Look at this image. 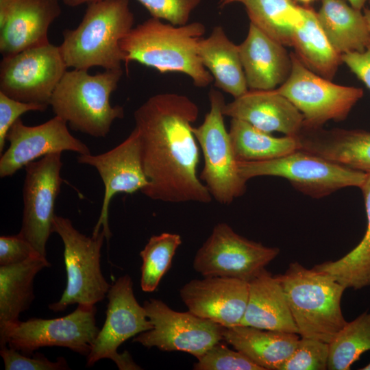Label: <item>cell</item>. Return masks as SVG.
I'll use <instances>...</instances> for the list:
<instances>
[{
    "label": "cell",
    "instance_id": "obj_34",
    "mask_svg": "<svg viewBox=\"0 0 370 370\" xmlns=\"http://www.w3.org/2000/svg\"><path fill=\"white\" fill-rule=\"evenodd\" d=\"M197 359L193 365L195 370H264L242 352L228 348L221 341Z\"/></svg>",
    "mask_w": 370,
    "mask_h": 370
},
{
    "label": "cell",
    "instance_id": "obj_26",
    "mask_svg": "<svg viewBox=\"0 0 370 370\" xmlns=\"http://www.w3.org/2000/svg\"><path fill=\"white\" fill-rule=\"evenodd\" d=\"M50 266L47 257L42 256L0 266V331L20 321V314L29 308L35 298V277Z\"/></svg>",
    "mask_w": 370,
    "mask_h": 370
},
{
    "label": "cell",
    "instance_id": "obj_21",
    "mask_svg": "<svg viewBox=\"0 0 370 370\" xmlns=\"http://www.w3.org/2000/svg\"><path fill=\"white\" fill-rule=\"evenodd\" d=\"M284 46L249 23L247 36L238 45L249 88L273 90L286 81L291 69V58Z\"/></svg>",
    "mask_w": 370,
    "mask_h": 370
},
{
    "label": "cell",
    "instance_id": "obj_22",
    "mask_svg": "<svg viewBox=\"0 0 370 370\" xmlns=\"http://www.w3.org/2000/svg\"><path fill=\"white\" fill-rule=\"evenodd\" d=\"M298 149L337 164L370 173V132L362 130L302 127Z\"/></svg>",
    "mask_w": 370,
    "mask_h": 370
},
{
    "label": "cell",
    "instance_id": "obj_2",
    "mask_svg": "<svg viewBox=\"0 0 370 370\" xmlns=\"http://www.w3.org/2000/svg\"><path fill=\"white\" fill-rule=\"evenodd\" d=\"M205 32L200 22L174 25L151 17L133 27L121 41L124 62H136L162 73H182L195 86L206 87L213 77L198 54Z\"/></svg>",
    "mask_w": 370,
    "mask_h": 370
},
{
    "label": "cell",
    "instance_id": "obj_42",
    "mask_svg": "<svg viewBox=\"0 0 370 370\" xmlns=\"http://www.w3.org/2000/svg\"><path fill=\"white\" fill-rule=\"evenodd\" d=\"M368 0H348L351 5L358 10H361Z\"/></svg>",
    "mask_w": 370,
    "mask_h": 370
},
{
    "label": "cell",
    "instance_id": "obj_30",
    "mask_svg": "<svg viewBox=\"0 0 370 370\" xmlns=\"http://www.w3.org/2000/svg\"><path fill=\"white\" fill-rule=\"evenodd\" d=\"M365 199L367 229L361 241L343 257L316 264L313 268L331 275L345 287L360 290L370 286V173L360 188Z\"/></svg>",
    "mask_w": 370,
    "mask_h": 370
},
{
    "label": "cell",
    "instance_id": "obj_31",
    "mask_svg": "<svg viewBox=\"0 0 370 370\" xmlns=\"http://www.w3.org/2000/svg\"><path fill=\"white\" fill-rule=\"evenodd\" d=\"M250 23L267 36L292 46L295 29L302 23V8L291 0H241Z\"/></svg>",
    "mask_w": 370,
    "mask_h": 370
},
{
    "label": "cell",
    "instance_id": "obj_20",
    "mask_svg": "<svg viewBox=\"0 0 370 370\" xmlns=\"http://www.w3.org/2000/svg\"><path fill=\"white\" fill-rule=\"evenodd\" d=\"M60 13V0H10L8 21L0 28L3 57L49 43V26Z\"/></svg>",
    "mask_w": 370,
    "mask_h": 370
},
{
    "label": "cell",
    "instance_id": "obj_5",
    "mask_svg": "<svg viewBox=\"0 0 370 370\" xmlns=\"http://www.w3.org/2000/svg\"><path fill=\"white\" fill-rule=\"evenodd\" d=\"M122 75V69L95 75L87 70L66 71L52 94L49 106L72 130L93 137H106L113 122L124 116L123 108L112 106L110 102Z\"/></svg>",
    "mask_w": 370,
    "mask_h": 370
},
{
    "label": "cell",
    "instance_id": "obj_45",
    "mask_svg": "<svg viewBox=\"0 0 370 370\" xmlns=\"http://www.w3.org/2000/svg\"><path fill=\"white\" fill-rule=\"evenodd\" d=\"M361 370H370V362L365 365V367L360 368Z\"/></svg>",
    "mask_w": 370,
    "mask_h": 370
},
{
    "label": "cell",
    "instance_id": "obj_41",
    "mask_svg": "<svg viewBox=\"0 0 370 370\" xmlns=\"http://www.w3.org/2000/svg\"><path fill=\"white\" fill-rule=\"evenodd\" d=\"M64 4L71 7H76L84 3H91L100 0H62Z\"/></svg>",
    "mask_w": 370,
    "mask_h": 370
},
{
    "label": "cell",
    "instance_id": "obj_33",
    "mask_svg": "<svg viewBox=\"0 0 370 370\" xmlns=\"http://www.w3.org/2000/svg\"><path fill=\"white\" fill-rule=\"evenodd\" d=\"M181 244L178 234L163 232L150 237L140 252L143 260L140 286L144 292H153L158 288Z\"/></svg>",
    "mask_w": 370,
    "mask_h": 370
},
{
    "label": "cell",
    "instance_id": "obj_4",
    "mask_svg": "<svg viewBox=\"0 0 370 370\" xmlns=\"http://www.w3.org/2000/svg\"><path fill=\"white\" fill-rule=\"evenodd\" d=\"M281 284L301 337L330 343L346 325L341 298L346 289L331 275L307 269L298 262L289 264Z\"/></svg>",
    "mask_w": 370,
    "mask_h": 370
},
{
    "label": "cell",
    "instance_id": "obj_32",
    "mask_svg": "<svg viewBox=\"0 0 370 370\" xmlns=\"http://www.w3.org/2000/svg\"><path fill=\"white\" fill-rule=\"evenodd\" d=\"M370 351V311L346 325L329 343L328 369L349 370L362 354Z\"/></svg>",
    "mask_w": 370,
    "mask_h": 370
},
{
    "label": "cell",
    "instance_id": "obj_43",
    "mask_svg": "<svg viewBox=\"0 0 370 370\" xmlns=\"http://www.w3.org/2000/svg\"><path fill=\"white\" fill-rule=\"evenodd\" d=\"M369 6L364 9L363 14H364V16L365 17V19H366L369 29L370 31V0H369Z\"/></svg>",
    "mask_w": 370,
    "mask_h": 370
},
{
    "label": "cell",
    "instance_id": "obj_38",
    "mask_svg": "<svg viewBox=\"0 0 370 370\" xmlns=\"http://www.w3.org/2000/svg\"><path fill=\"white\" fill-rule=\"evenodd\" d=\"M47 107L15 100L0 92V153H2L7 134L20 116L29 111L43 112Z\"/></svg>",
    "mask_w": 370,
    "mask_h": 370
},
{
    "label": "cell",
    "instance_id": "obj_44",
    "mask_svg": "<svg viewBox=\"0 0 370 370\" xmlns=\"http://www.w3.org/2000/svg\"><path fill=\"white\" fill-rule=\"evenodd\" d=\"M241 0H220L219 5L221 8H223L229 4H231L234 2H241Z\"/></svg>",
    "mask_w": 370,
    "mask_h": 370
},
{
    "label": "cell",
    "instance_id": "obj_39",
    "mask_svg": "<svg viewBox=\"0 0 370 370\" xmlns=\"http://www.w3.org/2000/svg\"><path fill=\"white\" fill-rule=\"evenodd\" d=\"M36 256L41 255L19 234L0 237V266L18 264Z\"/></svg>",
    "mask_w": 370,
    "mask_h": 370
},
{
    "label": "cell",
    "instance_id": "obj_37",
    "mask_svg": "<svg viewBox=\"0 0 370 370\" xmlns=\"http://www.w3.org/2000/svg\"><path fill=\"white\" fill-rule=\"evenodd\" d=\"M0 354L5 370H64L69 369L64 357L60 356L51 361L40 353L33 358L8 347H1Z\"/></svg>",
    "mask_w": 370,
    "mask_h": 370
},
{
    "label": "cell",
    "instance_id": "obj_23",
    "mask_svg": "<svg viewBox=\"0 0 370 370\" xmlns=\"http://www.w3.org/2000/svg\"><path fill=\"white\" fill-rule=\"evenodd\" d=\"M241 325L297 334L282 286L266 269L249 282L248 301Z\"/></svg>",
    "mask_w": 370,
    "mask_h": 370
},
{
    "label": "cell",
    "instance_id": "obj_3",
    "mask_svg": "<svg viewBox=\"0 0 370 370\" xmlns=\"http://www.w3.org/2000/svg\"><path fill=\"white\" fill-rule=\"evenodd\" d=\"M129 0H100L88 4L79 25L62 32L60 51L67 67L88 70L121 69L120 42L133 28Z\"/></svg>",
    "mask_w": 370,
    "mask_h": 370
},
{
    "label": "cell",
    "instance_id": "obj_19",
    "mask_svg": "<svg viewBox=\"0 0 370 370\" xmlns=\"http://www.w3.org/2000/svg\"><path fill=\"white\" fill-rule=\"evenodd\" d=\"M223 113L267 133L278 132L296 136L304 125L302 114L276 89L248 90L225 103Z\"/></svg>",
    "mask_w": 370,
    "mask_h": 370
},
{
    "label": "cell",
    "instance_id": "obj_13",
    "mask_svg": "<svg viewBox=\"0 0 370 370\" xmlns=\"http://www.w3.org/2000/svg\"><path fill=\"white\" fill-rule=\"evenodd\" d=\"M106 320L86 356V367L108 358L121 370L140 369L125 352L119 354V346L131 337L149 330L153 325L145 308L136 300L129 275L119 278L109 288Z\"/></svg>",
    "mask_w": 370,
    "mask_h": 370
},
{
    "label": "cell",
    "instance_id": "obj_8",
    "mask_svg": "<svg viewBox=\"0 0 370 370\" xmlns=\"http://www.w3.org/2000/svg\"><path fill=\"white\" fill-rule=\"evenodd\" d=\"M238 167L247 182L259 176L283 177L299 191L317 199L343 188H360L367 175L300 149L271 160L238 162Z\"/></svg>",
    "mask_w": 370,
    "mask_h": 370
},
{
    "label": "cell",
    "instance_id": "obj_16",
    "mask_svg": "<svg viewBox=\"0 0 370 370\" xmlns=\"http://www.w3.org/2000/svg\"><path fill=\"white\" fill-rule=\"evenodd\" d=\"M77 162L95 167L104 185L101 210L92 234L101 231L109 241L112 236L108 223L110 200L119 193L128 194L142 190L149 184L141 160L138 134L134 128L119 145L105 153L79 154Z\"/></svg>",
    "mask_w": 370,
    "mask_h": 370
},
{
    "label": "cell",
    "instance_id": "obj_14",
    "mask_svg": "<svg viewBox=\"0 0 370 370\" xmlns=\"http://www.w3.org/2000/svg\"><path fill=\"white\" fill-rule=\"evenodd\" d=\"M143 307L153 328L138 334L133 342L164 352H187L197 358L223 340L224 327L189 312H178L157 299Z\"/></svg>",
    "mask_w": 370,
    "mask_h": 370
},
{
    "label": "cell",
    "instance_id": "obj_17",
    "mask_svg": "<svg viewBox=\"0 0 370 370\" xmlns=\"http://www.w3.org/2000/svg\"><path fill=\"white\" fill-rule=\"evenodd\" d=\"M8 149L0 158V176H12L36 159L51 153L71 151L88 154V146L69 131L67 123L58 116L36 126L24 125L18 119L9 130Z\"/></svg>",
    "mask_w": 370,
    "mask_h": 370
},
{
    "label": "cell",
    "instance_id": "obj_11",
    "mask_svg": "<svg viewBox=\"0 0 370 370\" xmlns=\"http://www.w3.org/2000/svg\"><path fill=\"white\" fill-rule=\"evenodd\" d=\"M280 254L236 233L228 224L219 223L197 250L193 268L204 277H227L250 282Z\"/></svg>",
    "mask_w": 370,
    "mask_h": 370
},
{
    "label": "cell",
    "instance_id": "obj_25",
    "mask_svg": "<svg viewBox=\"0 0 370 370\" xmlns=\"http://www.w3.org/2000/svg\"><path fill=\"white\" fill-rule=\"evenodd\" d=\"M198 54L219 89L237 98L248 91L238 45L227 36L224 29L215 26L198 44Z\"/></svg>",
    "mask_w": 370,
    "mask_h": 370
},
{
    "label": "cell",
    "instance_id": "obj_12",
    "mask_svg": "<svg viewBox=\"0 0 370 370\" xmlns=\"http://www.w3.org/2000/svg\"><path fill=\"white\" fill-rule=\"evenodd\" d=\"M67 68L60 46L50 42L3 57L0 92L19 101L48 108Z\"/></svg>",
    "mask_w": 370,
    "mask_h": 370
},
{
    "label": "cell",
    "instance_id": "obj_36",
    "mask_svg": "<svg viewBox=\"0 0 370 370\" xmlns=\"http://www.w3.org/2000/svg\"><path fill=\"white\" fill-rule=\"evenodd\" d=\"M151 17L164 20L174 25L188 23L192 12L201 0H137Z\"/></svg>",
    "mask_w": 370,
    "mask_h": 370
},
{
    "label": "cell",
    "instance_id": "obj_29",
    "mask_svg": "<svg viewBox=\"0 0 370 370\" xmlns=\"http://www.w3.org/2000/svg\"><path fill=\"white\" fill-rule=\"evenodd\" d=\"M229 134L238 162L271 160L298 149L296 136L274 137L239 119H231Z\"/></svg>",
    "mask_w": 370,
    "mask_h": 370
},
{
    "label": "cell",
    "instance_id": "obj_18",
    "mask_svg": "<svg viewBox=\"0 0 370 370\" xmlns=\"http://www.w3.org/2000/svg\"><path fill=\"white\" fill-rule=\"evenodd\" d=\"M180 295L188 310L224 328L241 325L249 297V282L227 277H204L185 284Z\"/></svg>",
    "mask_w": 370,
    "mask_h": 370
},
{
    "label": "cell",
    "instance_id": "obj_10",
    "mask_svg": "<svg viewBox=\"0 0 370 370\" xmlns=\"http://www.w3.org/2000/svg\"><path fill=\"white\" fill-rule=\"evenodd\" d=\"M291 58L290 74L276 90L302 114L303 127L317 128L330 120L345 119L362 97V89L334 84L309 69L295 53Z\"/></svg>",
    "mask_w": 370,
    "mask_h": 370
},
{
    "label": "cell",
    "instance_id": "obj_40",
    "mask_svg": "<svg viewBox=\"0 0 370 370\" xmlns=\"http://www.w3.org/2000/svg\"><path fill=\"white\" fill-rule=\"evenodd\" d=\"M341 60L370 90V42L362 51L341 55Z\"/></svg>",
    "mask_w": 370,
    "mask_h": 370
},
{
    "label": "cell",
    "instance_id": "obj_35",
    "mask_svg": "<svg viewBox=\"0 0 370 370\" xmlns=\"http://www.w3.org/2000/svg\"><path fill=\"white\" fill-rule=\"evenodd\" d=\"M328 358L329 343L301 337L280 370H325L328 369Z\"/></svg>",
    "mask_w": 370,
    "mask_h": 370
},
{
    "label": "cell",
    "instance_id": "obj_24",
    "mask_svg": "<svg viewBox=\"0 0 370 370\" xmlns=\"http://www.w3.org/2000/svg\"><path fill=\"white\" fill-rule=\"evenodd\" d=\"M223 340L264 370H280L295 350L299 334L251 326L224 328Z\"/></svg>",
    "mask_w": 370,
    "mask_h": 370
},
{
    "label": "cell",
    "instance_id": "obj_7",
    "mask_svg": "<svg viewBox=\"0 0 370 370\" xmlns=\"http://www.w3.org/2000/svg\"><path fill=\"white\" fill-rule=\"evenodd\" d=\"M208 96L210 110L202 123L192 129L204 157L199 178L212 199L227 205L245 193L247 181L239 173L238 162L225 127L224 97L214 89L210 90Z\"/></svg>",
    "mask_w": 370,
    "mask_h": 370
},
{
    "label": "cell",
    "instance_id": "obj_6",
    "mask_svg": "<svg viewBox=\"0 0 370 370\" xmlns=\"http://www.w3.org/2000/svg\"><path fill=\"white\" fill-rule=\"evenodd\" d=\"M53 232L60 236L64 245L66 286L60 300L49 304V308L60 312L75 304L95 305L102 301L110 287L101 268L103 232L87 236L69 219L55 214Z\"/></svg>",
    "mask_w": 370,
    "mask_h": 370
},
{
    "label": "cell",
    "instance_id": "obj_28",
    "mask_svg": "<svg viewBox=\"0 0 370 370\" xmlns=\"http://www.w3.org/2000/svg\"><path fill=\"white\" fill-rule=\"evenodd\" d=\"M302 23L295 29L292 46L301 62L312 71L331 79L340 64L341 56L334 49L311 8L301 7Z\"/></svg>",
    "mask_w": 370,
    "mask_h": 370
},
{
    "label": "cell",
    "instance_id": "obj_15",
    "mask_svg": "<svg viewBox=\"0 0 370 370\" xmlns=\"http://www.w3.org/2000/svg\"><path fill=\"white\" fill-rule=\"evenodd\" d=\"M61 152L51 153L25 166L23 212L19 234L42 256L53 232L54 206L63 180Z\"/></svg>",
    "mask_w": 370,
    "mask_h": 370
},
{
    "label": "cell",
    "instance_id": "obj_27",
    "mask_svg": "<svg viewBox=\"0 0 370 370\" xmlns=\"http://www.w3.org/2000/svg\"><path fill=\"white\" fill-rule=\"evenodd\" d=\"M317 16L330 42L341 56L362 51L370 42L364 14L343 0H321Z\"/></svg>",
    "mask_w": 370,
    "mask_h": 370
},
{
    "label": "cell",
    "instance_id": "obj_1",
    "mask_svg": "<svg viewBox=\"0 0 370 370\" xmlns=\"http://www.w3.org/2000/svg\"><path fill=\"white\" fill-rule=\"evenodd\" d=\"M197 105L177 93L150 97L134 113L142 164L149 184L141 192L166 203L207 204L212 196L197 175L199 145L193 124Z\"/></svg>",
    "mask_w": 370,
    "mask_h": 370
},
{
    "label": "cell",
    "instance_id": "obj_46",
    "mask_svg": "<svg viewBox=\"0 0 370 370\" xmlns=\"http://www.w3.org/2000/svg\"><path fill=\"white\" fill-rule=\"evenodd\" d=\"M299 1H302L304 3H309V2L312 1L314 0H299Z\"/></svg>",
    "mask_w": 370,
    "mask_h": 370
},
{
    "label": "cell",
    "instance_id": "obj_9",
    "mask_svg": "<svg viewBox=\"0 0 370 370\" xmlns=\"http://www.w3.org/2000/svg\"><path fill=\"white\" fill-rule=\"evenodd\" d=\"M95 305L77 304L71 314L56 319L31 318L0 331L1 347L30 355L44 347H63L87 356L100 330Z\"/></svg>",
    "mask_w": 370,
    "mask_h": 370
}]
</instances>
